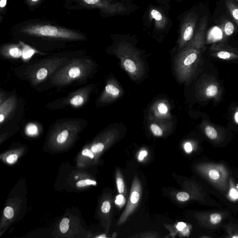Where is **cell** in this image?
I'll use <instances>...</instances> for the list:
<instances>
[{"label": "cell", "mask_w": 238, "mask_h": 238, "mask_svg": "<svg viewBox=\"0 0 238 238\" xmlns=\"http://www.w3.org/2000/svg\"><path fill=\"white\" fill-rule=\"evenodd\" d=\"M65 6L72 10H99L103 17L128 15L133 8L117 0H65Z\"/></svg>", "instance_id": "cell-2"}, {"label": "cell", "mask_w": 238, "mask_h": 238, "mask_svg": "<svg viewBox=\"0 0 238 238\" xmlns=\"http://www.w3.org/2000/svg\"><path fill=\"white\" fill-rule=\"evenodd\" d=\"M69 74L71 78H75L77 77L80 75V69L77 67H74L70 69Z\"/></svg>", "instance_id": "cell-21"}, {"label": "cell", "mask_w": 238, "mask_h": 238, "mask_svg": "<svg viewBox=\"0 0 238 238\" xmlns=\"http://www.w3.org/2000/svg\"><path fill=\"white\" fill-rule=\"evenodd\" d=\"M42 0H25L26 5L32 10L41 4Z\"/></svg>", "instance_id": "cell-13"}, {"label": "cell", "mask_w": 238, "mask_h": 238, "mask_svg": "<svg viewBox=\"0 0 238 238\" xmlns=\"http://www.w3.org/2000/svg\"><path fill=\"white\" fill-rule=\"evenodd\" d=\"M225 5L231 16L238 26V5L232 0H226Z\"/></svg>", "instance_id": "cell-9"}, {"label": "cell", "mask_w": 238, "mask_h": 238, "mask_svg": "<svg viewBox=\"0 0 238 238\" xmlns=\"http://www.w3.org/2000/svg\"><path fill=\"white\" fill-rule=\"evenodd\" d=\"M220 27L222 31L224 40L227 37L231 35L234 33L235 30V27L233 23L228 20H223L221 23Z\"/></svg>", "instance_id": "cell-8"}, {"label": "cell", "mask_w": 238, "mask_h": 238, "mask_svg": "<svg viewBox=\"0 0 238 238\" xmlns=\"http://www.w3.org/2000/svg\"><path fill=\"white\" fill-rule=\"evenodd\" d=\"M222 217L220 214H212L210 216V221L213 224L219 223L221 221Z\"/></svg>", "instance_id": "cell-24"}, {"label": "cell", "mask_w": 238, "mask_h": 238, "mask_svg": "<svg viewBox=\"0 0 238 238\" xmlns=\"http://www.w3.org/2000/svg\"><path fill=\"white\" fill-rule=\"evenodd\" d=\"M47 75V71L45 68H42L40 69L37 73V79L39 80H43L46 77Z\"/></svg>", "instance_id": "cell-27"}, {"label": "cell", "mask_w": 238, "mask_h": 238, "mask_svg": "<svg viewBox=\"0 0 238 238\" xmlns=\"http://www.w3.org/2000/svg\"><path fill=\"white\" fill-rule=\"evenodd\" d=\"M11 32L15 36L48 41H78L87 39L86 35L80 31L39 19L18 23L13 27Z\"/></svg>", "instance_id": "cell-1"}, {"label": "cell", "mask_w": 238, "mask_h": 238, "mask_svg": "<svg viewBox=\"0 0 238 238\" xmlns=\"http://www.w3.org/2000/svg\"><path fill=\"white\" fill-rule=\"evenodd\" d=\"M209 176L210 178L214 180H218L220 177L219 172L216 170H211L209 172Z\"/></svg>", "instance_id": "cell-30"}, {"label": "cell", "mask_w": 238, "mask_h": 238, "mask_svg": "<svg viewBox=\"0 0 238 238\" xmlns=\"http://www.w3.org/2000/svg\"><path fill=\"white\" fill-rule=\"evenodd\" d=\"M99 237H106V236L105 235H102V236H99Z\"/></svg>", "instance_id": "cell-43"}, {"label": "cell", "mask_w": 238, "mask_h": 238, "mask_svg": "<svg viewBox=\"0 0 238 238\" xmlns=\"http://www.w3.org/2000/svg\"><path fill=\"white\" fill-rule=\"evenodd\" d=\"M6 3H7V0H1V2H0L1 8H3V7H5Z\"/></svg>", "instance_id": "cell-41"}, {"label": "cell", "mask_w": 238, "mask_h": 238, "mask_svg": "<svg viewBox=\"0 0 238 238\" xmlns=\"http://www.w3.org/2000/svg\"><path fill=\"white\" fill-rule=\"evenodd\" d=\"M4 116L2 114H0V122H2L4 121Z\"/></svg>", "instance_id": "cell-42"}, {"label": "cell", "mask_w": 238, "mask_h": 238, "mask_svg": "<svg viewBox=\"0 0 238 238\" xmlns=\"http://www.w3.org/2000/svg\"><path fill=\"white\" fill-rule=\"evenodd\" d=\"M234 120L235 123L238 124V107H237L235 111L234 115Z\"/></svg>", "instance_id": "cell-40"}, {"label": "cell", "mask_w": 238, "mask_h": 238, "mask_svg": "<svg viewBox=\"0 0 238 238\" xmlns=\"http://www.w3.org/2000/svg\"><path fill=\"white\" fill-rule=\"evenodd\" d=\"M35 50L30 48L27 45H24V47L22 52V56L24 59L30 58L35 53Z\"/></svg>", "instance_id": "cell-14"}, {"label": "cell", "mask_w": 238, "mask_h": 238, "mask_svg": "<svg viewBox=\"0 0 238 238\" xmlns=\"http://www.w3.org/2000/svg\"><path fill=\"white\" fill-rule=\"evenodd\" d=\"M111 209V204L108 201H105L103 203L102 206V211L103 213H108L110 212Z\"/></svg>", "instance_id": "cell-29"}, {"label": "cell", "mask_w": 238, "mask_h": 238, "mask_svg": "<svg viewBox=\"0 0 238 238\" xmlns=\"http://www.w3.org/2000/svg\"><path fill=\"white\" fill-rule=\"evenodd\" d=\"M125 69L130 73H134L136 70V66L133 61L126 59L124 62Z\"/></svg>", "instance_id": "cell-12"}, {"label": "cell", "mask_w": 238, "mask_h": 238, "mask_svg": "<svg viewBox=\"0 0 238 238\" xmlns=\"http://www.w3.org/2000/svg\"><path fill=\"white\" fill-rule=\"evenodd\" d=\"M176 197L178 200L184 202L189 199L190 196L188 194L185 192H180L177 194Z\"/></svg>", "instance_id": "cell-26"}, {"label": "cell", "mask_w": 238, "mask_h": 238, "mask_svg": "<svg viewBox=\"0 0 238 238\" xmlns=\"http://www.w3.org/2000/svg\"><path fill=\"white\" fill-rule=\"evenodd\" d=\"M140 186L137 180L135 179L131 190L130 196L126 209L119 220L118 225H121L134 211L140 199Z\"/></svg>", "instance_id": "cell-6"}, {"label": "cell", "mask_w": 238, "mask_h": 238, "mask_svg": "<svg viewBox=\"0 0 238 238\" xmlns=\"http://www.w3.org/2000/svg\"><path fill=\"white\" fill-rule=\"evenodd\" d=\"M210 50L212 56L222 60H232L238 58V50L225 41L213 45Z\"/></svg>", "instance_id": "cell-5"}, {"label": "cell", "mask_w": 238, "mask_h": 238, "mask_svg": "<svg viewBox=\"0 0 238 238\" xmlns=\"http://www.w3.org/2000/svg\"><path fill=\"white\" fill-rule=\"evenodd\" d=\"M202 92L205 99L218 100L220 99L221 91L219 83L214 80L210 79L206 80Z\"/></svg>", "instance_id": "cell-7"}, {"label": "cell", "mask_w": 238, "mask_h": 238, "mask_svg": "<svg viewBox=\"0 0 238 238\" xmlns=\"http://www.w3.org/2000/svg\"><path fill=\"white\" fill-rule=\"evenodd\" d=\"M104 148V145L102 143H99L96 144L94 145L92 147V151L94 153H99L102 151Z\"/></svg>", "instance_id": "cell-28"}, {"label": "cell", "mask_w": 238, "mask_h": 238, "mask_svg": "<svg viewBox=\"0 0 238 238\" xmlns=\"http://www.w3.org/2000/svg\"><path fill=\"white\" fill-rule=\"evenodd\" d=\"M124 200V197L122 195H119L116 197V199L115 201V204L118 205H120L122 203Z\"/></svg>", "instance_id": "cell-35"}, {"label": "cell", "mask_w": 238, "mask_h": 238, "mask_svg": "<svg viewBox=\"0 0 238 238\" xmlns=\"http://www.w3.org/2000/svg\"><path fill=\"white\" fill-rule=\"evenodd\" d=\"M237 1H238V0H237Z\"/></svg>", "instance_id": "cell-46"}, {"label": "cell", "mask_w": 238, "mask_h": 238, "mask_svg": "<svg viewBox=\"0 0 238 238\" xmlns=\"http://www.w3.org/2000/svg\"><path fill=\"white\" fill-rule=\"evenodd\" d=\"M9 54L15 58H19L22 55V52L20 49L17 47H12L9 51Z\"/></svg>", "instance_id": "cell-17"}, {"label": "cell", "mask_w": 238, "mask_h": 238, "mask_svg": "<svg viewBox=\"0 0 238 238\" xmlns=\"http://www.w3.org/2000/svg\"><path fill=\"white\" fill-rule=\"evenodd\" d=\"M96 185V181L90 180L89 179H87L80 180V181L77 182L76 183V186L78 187H86V186H87V185Z\"/></svg>", "instance_id": "cell-18"}, {"label": "cell", "mask_w": 238, "mask_h": 238, "mask_svg": "<svg viewBox=\"0 0 238 238\" xmlns=\"http://www.w3.org/2000/svg\"><path fill=\"white\" fill-rule=\"evenodd\" d=\"M106 90L108 93L117 96L120 94V91L118 88L111 84H109L105 87Z\"/></svg>", "instance_id": "cell-16"}, {"label": "cell", "mask_w": 238, "mask_h": 238, "mask_svg": "<svg viewBox=\"0 0 238 238\" xmlns=\"http://www.w3.org/2000/svg\"><path fill=\"white\" fill-rule=\"evenodd\" d=\"M82 154L85 156H87L91 158H94V155L92 151L89 149H85L83 150L82 152Z\"/></svg>", "instance_id": "cell-33"}, {"label": "cell", "mask_w": 238, "mask_h": 238, "mask_svg": "<svg viewBox=\"0 0 238 238\" xmlns=\"http://www.w3.org/2000/svg\"><path fill=\"white\" fill-rule=\"evenodd\" d=\"M231 196L233 199H237L238 197V193L234 189H232L231 191Z\"/></svg>", "instance_id": "cell-37"}, {"label": "cell", "mask_w": 238, "mask_h": 238, "mask_svg": "<svg viewBox=\"0 0 238 238\" xmlns=\"http://www.w3.org/2000/svg\"><path fill=\"white\" fill-rule=\"evenodd\" d=\"M69 220L67 218H64L61 221L60 225L61 231L62 233H66L69 229Z\"/></svg>", "instance_id": "cell-15"}, {"label": "cell", "mask_w": 238, "mask_h": 238, "mask_svg": "<svg viewBox=\"0 0 238 238\" xmlns=\"http://www.w3.org/2000/svg\"><path fill=\"white\" fill-rule=\"evenodd\" d=\"M170 20L168 15L157 6H152L149 8L147 13V27L151 28V32L163 33L168 32L170 26Z\"/></svg>", "instance_id": "cell-3"}, {"label": "cell", "mask_w": 238, "mask_h": 238, "mask_svg": "<svg viewBox=\"0 0 238 238\" xmlns=\"http://www.w3.org/2000/svg\"><path fill=\"white\" fill-rule=\"evenodd\" d=\"M147 154L148 153H147V151H146V150L141 151L139 154L138 161L139 162H142L144 159L145 157L147 156Z\"/></svg>", "instance_id": "cell-34"}, {"label": "cell", "mask_w": 238, "mask_h": 238, "mask_svg": "<svg viewBox=\"0 0 238 238\" xmlns=\"http://www.w3.org/2000/svg\"><path fill=\"white\" fill-rule=\"evenodd\" d=\"M69 135V132L67 130H64L61 134L58 135L57 138V141L59 143H63L66 141Z\"/></svg>", "instance_id": "cell-22"}, {"label": "cell", "mask_w": 238, "mask_h": 238, "mask_svg": "<svg viewBox=\"0 0 238 238\" xmlns=\"http://www.w3.org/2000/svg\"><path fill=\"white\" fill-rule=\"evenodd\" d=\"M4 214L5 217L8 219H11L14 215V210L10 206H7L4 209Z\"/></svg>", "instance_id": "cell-25"}, {"label": "cell", "mask_w": 238, "mask_h": 238, "mask_svg": "<svg viewBox=\"0 0 238 238\" xmlns=\"http://www.w3.org/2000/svg\"><path fill=\"white\" fill-rule=\"evenodd\" d=\"M158 109L159 112L162 113H166L168 111V107L163 103H161L159 104Z\"/></svg>", "instance_id": "cell-32"}, {"label": "cell", "mask_w": 238, "mask_h": 238, "mask_svg": "<svg viewBox=\"0 0 238 238\" xmlns=\"http://www.w3.org/2000/svg\"><path fill=\"white\" fill-rule=\"evenodd\" d=\"M232 238H238V236H234L232 237Z\"/></svg>", "instance_id": "cell-44"}, {"label": "cell", "mask_w": 238, "mask_h": 238, "mask_svg": "<svg viewBox=\"0 0 238 238\" xmlns=\"http://www.w3.org/2000/svg\"><path fill=\"white\" fill-rule=\"evenodd\" d=\"M209 39L214 40L216 38V41L221 40V41H225L223 34L220 27H214L213 29H211L209 32Z\"/></svg>", "instance_id": "cell-10"}, {"label": "cell", "mask_w": 238, "mask_h": 238, "mask_svg": "<svg viewBox=\"0 0 238 238\" xmlns=\"http://www.w3.org/2000/svg\"><path fill=\"white\" fill-rule=\"evenodd\" d=\"M206 134V136L211 139H216L218 136V133L215 128L213 126L208 125L205 128Z\"/></svg>", "instance_id": "cell-11"}, {"label": "cell", "mask_w": 238, "mask_h": 238, "mask_svg": "<svg viewBox=\"0 0 238 238\" xmlns=\"http://www.w3.org/2000/svg\"><path fill=\"white\" fill-rule=\"evenodd\" d=\"M151 129L154 135L155 136H161L162 135V131L158 125L156 124H152L151 126Z\"/></svg>", "instance_id": "cell-23"}, {"label": "cell", "mask_w": 238, "mask_h": 238, "mask_svg": "<svg viewBox=\"0 0 238 238\" xmlns=\"http://www.w3.org/2000/svg\"><path fill=\"white\" fill-rule=\"evenodd\" d=\"M184 147H185V149L186 152L188 153H191L192 151V150H193L192 145H191V144L189 142L186 143L185 144Z\"/></svg>", "instance_id": "cell-36"}, {"label": "cell", "mask_w": 238, "mask_h": 238, "mask_svg": "<svg viewBox=\"0 0 238 238\" xmlns=\"http://www.w3.org/2000/svg\"><path fill=\"white\" fill-rule=\"evenodd\" d=\"M116 184H117V188L119 193L121 194L124 192V184L122 178L120 176H118L116 178Z\"/></svg>", "instance_id": "cell-20"}, {"label": "cell", "mask_w": 238, "mask_h": 238, "mask_svg": "<svg viewBox=\"0 0 238 238\" xmlns=\"http://www.w3.org/2000/svg\"><path fill=\"white\" fill-rule=\"evenodd\" d=\"M236 188H237V190H238V184H237V186H236Z\"/></svg>", "instance_id": "cell-45"}, {"label": "cell", "mask_w": 238, "mask_h": 238, "mask_svg": "<svg viewBox=\"0 0 238 238\" xmlns=\"http://www.w3.org/2000/svg\"><path fill=\"white\" fill-rule=\"evenodd\" d=\"M18 156L17 154H12L11 155H10L9 156L7 157V161L9 163L13 164L17 162V160H18Z\"/></svg>", "instance_id": "cell-31"}, {"label": "cell", "mask_w": 238, "mask_h": 238, "mask_svg": "<svg viewBox=\"0 0 238 238\" xmlns=\"http://www.w3.org/2000/svg\"><path fill=\"white\" fill-rule=\"evenodd\" d=\"M186 226V225L184 222H180L178 223L177 225V229L179 231H181L185 228Z\"/></svg>", "instance_id": "cell-39"}, {"label": "cell", "mask_w": 238, "mask_h": 238, "mask_svg": "<svg viewBox=\"0 0 238 238\" xmlns=\"http://www.w3.org/2000/svg\"><path fill=\"white\" fill-rule=\"evenodd\" d=\"M198 20V15L194 12H190L183 18L180 28V44L188 43L192 40L196 30Z\"/></svg>", "instance_id": "cell-4"}, {"label": "cell", "mask_w": 238, "mask_h": 238, "mask_svg": "<svg viewBox=\"0 0 238 238\" xmlns=\"http://www.w3.org/2000/svg\"><path fill=\"white\" fill-rule=\"evenodd\" d=\"M28 131L30 134H34L36 133L37 129L35 126H31L28 128Z\"/></svg>", "instance_id": "cell-38"}, {"label": "cell", "mask_w": 238, "mask_h": 238, "mask_svg": "<svg viewBox=\"0 0 238 238\" xmlns=\"http://www.w3.org/2000/svg\"><path fill=\"white\" fill-rule=\"evenodd\" d=\"M84 102V99L82 96L77 95L74 96L70 101V103L74 106H79L81 105Z\"/></svg>", "instance_id": "cell-19"}]
</instances>
